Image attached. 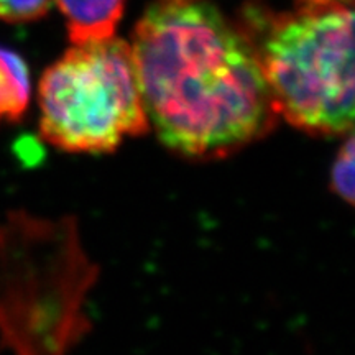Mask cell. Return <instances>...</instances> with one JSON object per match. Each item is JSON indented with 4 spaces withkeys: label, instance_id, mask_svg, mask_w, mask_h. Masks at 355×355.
I'll list each match as a JSON object with an SVG mask.
<instances>
[{
    "label": "cell",
    "instance_id": "obj_1",
    "mask_svg": "<svg viewBox=\"0 0 355 355\" xmlns=\"http://www.w3.org/2000/svg\"><path fill=\"white\" fill-rule=\"evenodd\" d=\"M150 127L184 158H225L278 122L250 43L209 0H152L132 37Z\"/></svg>",
    "mask_w": 355,
    "mask_h": 355
},
{
    "label": "cell",
    "instance_id": "obj_2",
    "mask_svg": "<svg viewBox=\"0 0 355 355\" xmlns=\"http://www.w3.org/2000/svg\"><path fill=\"white\" fill-rule=\"evenodd\" d=\"M250 43L275 114L316 137L354 128V13L347 3L303 2L275 12L260 2L235 21Z\"/></svg>",
    "mask_w": 355,
    "mask_h": 355
},
{
    "label": "cell",
    "instance_id": "obj_3",
    "mask_svg": "<svg viewBox=\"0 0 355 355\" xmlns=\"http://www.w3.org/2000/svg\"><path fill=\"white\" fill-rule=\"evenodd\" d=\"M74 222L12 212L0 224V343L13 355H68L89 331L96 282Z\"/></svg>",
    "mask_w": 355,
    "mask_h": 355
},
{
    "label": "cell",
    "instance_id": "obj_4",
    "mask_svg": "<svg viewBox=\"0 0 355 355\" xmlns=\"http://www.w3.org/2000/svg\"><path fill=\"white\" fill-rule=\"evenodd\" d=\"M40 135L68 153H110L150 130L130 43L73 44L38 84Z\"/></svg>",
    "mask_w": 355,
    "mask_h": 355
},
{
    "label": "cell",
    "instance_id": "obj_5",
    "mask_svg": "<svg viewBox=\"0 0 355 355\" xmlns=\"http://www.w3.org/2000/svg\"><path fill=\"white\" fill-rule=\"evenodd\" d=\"M63 13L73 44L114 37L125 0H55Z\"/></svg>",
    "mask_w": 355,
    "mask_h": 355
},
{
    "label": "cell",
    "instance_id": "obj_6",
    "mask_svg": "<svg viewBox=\"0 0 355 355\" xmlns=\"http://www.w3.org/2000/svg\"><path fill=\"white\" fill-rule=\"evenodd\" d=\"M32 81L19 53L0 46V123L19 122L30 105Z\"/></svg>",
    "mask_w": 355,
    "mask_h": 355
},
{
    "label": "cell",
    "instance_id": "obj_7",
    "mask_svg": "<svg viewBox=\"0 0 355 355\" xmlns=\"http://www.w3.org/2000/svg\"><path fill=\"white\" fill-rule=\"evenodd\" d=\"M331 189L345 202H354V137L345 135V141L337 152L331 168Z\"/></svg>",
    "mask_w": 355,
    "mask_h": 355
},
{
    "label": "cell",
    "instance_id": "obj_8",
    "mask_svg": "<svg viewBox=\"0 0 355 355\" xmlns=\"http://www.w3.org/2000/svg\"><path fill=\"white\" fill-rule=\"evenodd\" d=\"M55 0H0V20L6 24L35 21L50 12Z\"/></svg>",
    "mask_w": 355,
    "mask_h": 355
},
{
    "label": "cell",
    "instance_id": "obj_9",
    "mask_svg": "<svg viewBox=\"0 0 355 355\" xmlns=\"http://www.w3.org/2000/svg\"><path fill=\"white\" fill-rule=\"evenodd\" d=\"M303 2H339V3H347V6H352V0H303Z\"/></svg>",
    "mask_w": 355,
    "mask_h": 355
}]
</instances>
